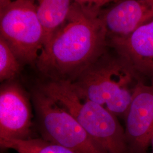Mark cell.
Segmentation results:
<instances>
[{
	"label": "cell",
	"instance_id": "6da1fadb",
	"mask_svg": "<svg viewBox=\"0 0 153 153\" xmlns=\"http://www.w3.org/2000/svg\"><path fill=\"white\" fill-rule=\"evenodd\" d=\"M100 11L73 2L65 23L43 47L35 64L48 80L71 83L107 51Z\"/></svg>",
	"mask_w": 153,
	"mask_h": 153
},
{
	"label": "cell",
	"instance_id": "7a4b0ae2",
	"mask_svg": "<svg viewBox=\"0 0 153 153\" xmlns=\"http://www.w3.org/2000/svg\"><path fill=\"white\" fill-rule=\"evenodd\" d=\"M143 78L116 51L109 53L107 51L70 83L79 95L124 118Z\"/></svg>",
	"mask_w": 153,
	"mask_h": 153
},
{
	"label": "cell",
	"instance_id": "3957f363",
	"mask_svg": "<svg viewBox=\"0 0 153 153\" xmlns=\"http://www.w3.org/2000/svg\"><path fill=\"white\" fill-rule=\"evenodd\" d=\"M38 86L73 115L106 153H129L125 129L111 112L79 95L70 82L48 80Z\"/></svg>",
	"mask_w": 153,
	"mask_h": 153
},
{
	"label": "cell",
	"instance_id": "277c9868",
	"mask_svg": "<svg viewBox=\"0 0 153 153\" xmlns=\"http://www.w3.org/2000/svg\"><path fill=\"white\" fill-rule=\"evenodd\" d=\"M31 100L42 138L76 153H107L73 115L39 86L33 90Z\"/></svg>",
	"mask_w": 153,
	"mask_h": 153
},
{
	"label": "cell",
	"instance_id": "5b68a950",
	"mask_svg": "<svg viewBox=\"0 0 153 153\" xmlns=\"http://www.w3.org/2000/svg\"><path fill=\"white\" fill-rule=\"evenodd\" d=\"M0 36L23 65H35L44 47V33L34 0H13L1 7Z\"/></svg>",
	"mask_w": 153,
	"mask_h": 153
},
{
	"label": "cell",
	"instance_id": "8992f818",
	"mask_svg": "<svg viewBox=\"0 0 153 153\" xmlns=\"http://www.w3.org/2000/svg\"><path fill=\"white\" fill-rule=\"evenodd\" d=\"M33 113L27 94L15 80L0 88V140L33 138Z\"/></svg>",
	"mask_w": 153,
	"mask_h": 153
},
{
	"label": "cell",
	"instance_id": "52a82bcc",
	"mask_svg": "<svg viewBox=\"0 0 153 153\" xmlns=\"http://www.w3.org/2000/svg\"><path fill=\"white\" fill-rule=\"evenodd\" d=\"M150 81L139 83L124 117L129 153H146L153 136V77Z\"/></svg>",
	"mask_w": 153,
	"mask_h": 153
},
{
	"label": "cell",
	"instance_id": "ba28073f",
	"mask_svg": "<svg viewBox=\"0 0 153 153\" xmlns=\"http://www.w3.org/2000/svg\"><path fill=\"white\" fill-rule=\"evenodd\" d=\"M99 16L108 39L123 38L153 19V0H119Z\"/></svg>",
	"mask_w": 153,
	"mask_h": 153
},
{
	"label": "cell",
	"instance_id": "9c48e42d",
	"mask_svg": "<svg viewBox=\"0 0 153 153\" xmlns=\"http://www.w3.org/2000/svg\"><path fill=\"white\" fill-rule=\"evenodd\" d=\"M108 44L142 76L153 77V19L125 38L108 39Z\"/></svg>",
	"mask_w": 153,
	"mask_h": 153
},
{
	"label": "cell",
	"instance_id": "30bf717a",
	"mask_svg": "<svg viewBox=\"0 0 153 153\" xmlns=\"http://www.w3.org/2000/svg\"><path fill=\"white\" fill-rule=\"evenodd\" d=\"M44 33V47L65 23L73 0H34Z\"/></svg>",
	"mask_w": 153,
	"mask_h": 153
},
{
	"label": "cell",
	"instance_id": "8fae6325",
	"mask_svg": "<svg viewBox=\"0 0 153 153\" xmlns=\"http://www.w3.org/2000/svg\"><path fill=\"white\" fill-rule=\"evenodd\" d=\"M2 149H9L18 153H76L59 144L40 138L28 140H0Z\"/></svg>",
	"mask_w": 153,
	"mask_h": 153
},
{
	"label": "cell",
	"instance_id": "7c38bea8",
	"mask_svg": "<svg viewBox=\"0 0 153 153\" xmlns=\"http://www.w3.org/2000/svg\"><path fill=\"white\" fill-rule=\"evenodd\" d=\"M23 64L5 40L0 36V81L15 80Z\"/></svg>",
	"mask_w": 153,
	"mask_h": 153
},
{
	"label": "cell",
	"instance_id": "4fadbf2b",
	"mask_svg": "<svg viewBox=\"0 0 153 153\" xmlns=\"http://www.w3.org/2000/svg\"><path fill=\"white\" fill-rule=\"evenodd\" d=\"M74 2L83 7L100 11L105 6L112 4L119 0H73Z\"/></svg>",
	"mask_w": 153,
	"mask_h": 153
},
{
	"label": "cell",
	"instance_id": "5bb4252c",
	"mask_svg": "<svg viewBox=\"0 0 153 153\" xmlns=\"http://www.w3.org/2000/svg\"><path fill=\"white\" fill-rule=\"evenodd\" d=\"M150 143L152 144V149H153V136L152 137V138L151 140V141H150Z\"/></svg>",
	"mask_w": 153,
	"mask_h": 153
}]
</instances>
